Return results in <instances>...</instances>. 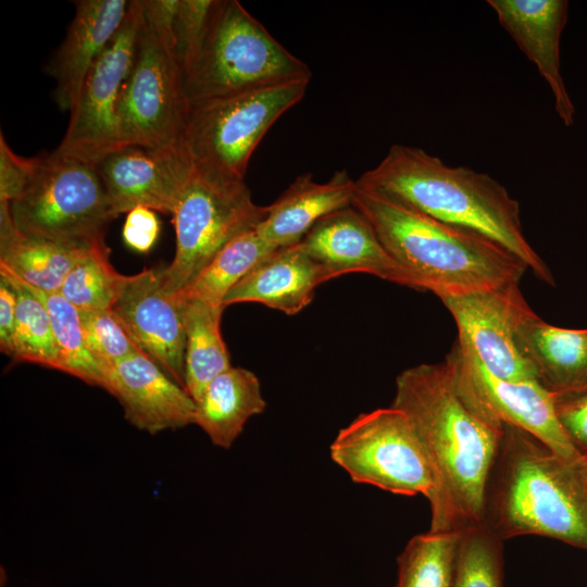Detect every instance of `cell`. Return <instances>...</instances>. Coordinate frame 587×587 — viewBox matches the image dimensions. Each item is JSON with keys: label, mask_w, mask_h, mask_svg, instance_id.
Wrapping results in <instances>:
<instances>
[{"label": "cell", "mask_w": 587, "mask_h": 587, "mask_svg": "<svg viewBox=\"0 0 587 587\" xmlns=\"http://www.w3.org/2000/svg\"><path fill=\"white\" fill-rule=\"evenodd\" d=\"M483 524L503 541L538 535L587 549V492L575 465L527 432L503 425Z\"/></svg>", "instance_id": "obj_4"}, {"label": "cell", "mask_w": 587, "mask_h": 587, "mask_svg": "<svg viewBox=\"0 0 587 587\" xmlns=\"http://www.w3.org/2000/svg\"><path fill=\"white\" fill-rule=\"evenodd\" d=\"M499 23L549 85L554 109L565 126L574 123L575 107L560 68V39L567 18L566 0H488Z\"/></svg>", "instance_id": "obj_18"}, {"label": "cell", "mask_w": 587, "mask_h": 587, "mask_svg": "<svg viewBox=\"0 0 587 587\" xmlns=\"http://www.w3.org/2000/svg\"><path fill=\"white\" fill-rule=\"evenodd\" d=\"M34 158L15 154L0 136V201H12L23 189L33 170Z\"/></svg>", "instance_id": "obj_35"}, {"label": "cell", "mask_w": 587, "mask_h": 587, "mask_svg": "<svg viewBox=\"0 0 587 587\" xmlns=\"http://www.w3.org/2000/svg\"><path fill=\"white\" fill-rule=\"evenodd\" d=\"M503 540L483 523L462 529L454 587H503Z\"/></svg>", "instance_id": "obj_31"}, {"label": "cell", "mask_w": 587, "mask_h": 587, "mask_svg": "<svg viewBox=\"0 0 587 587\" xmlns=\"http://www.w3.org/2000/svg\"><path fill=\"white\" fill-rule=\"evenodd\" d=\"M391 405L407 415L434 471L437 496L429 530L483 523L485 488L503 425L488 422L462 399L445 361L402 371Z\"/></svg>", "instance_id": "obj_1"}, {"label": "cell", "mask_w": 587, "mask_h": 587, "mask_svg": "<svg viewBox=\"0 0 587 587\" xmlns=\"http://www.w3.org/2000/svg\"><path fill=\"white\" fill-rule=\"evenodd\" d=\"M107 383L105 390L118 400L125 419L140 430L153 435L195 424V400L143 352L112 365Z\"/></svg>", "instance_id": "obj_17"}, {"label": "cell", "mask_w": 587, "mask_h": 587, "mask_svg": "<svg viewBox=\"0 0 587 587\" xmlns=\"http://www.w3.org/2000/svg\"><path fill=\"white\" fill-rule=\"evenodd\" d=\"M29 287L49 312L60 357V371L105 389L107 374L87 346L79 310L59 292L50 294Z\"/></svg>", "instance_id": "obj_29"}, {"label": "cell", "mask_w": 587, "mask_h": 587, "mask_svg": "<svg viewBox=\"0 0 587 587\" xmlns=\"http://www.w3.org/2000/svg\"><path fill=\"white\" fill-rule=\"evenodd\" d=\"M9 203L21 233L87 250L108 247L104 233L116 217L97 166L57 150L34 158Z\"/></svg>", "instance_id": "obj_6"}, {"label": "cell", "mask_w": 587, "mask_h": 587, "mask_svg": "<svg viewBox=\"0 0 587 587\" xmlns=\"http://www.w3.org/2000/svg\"><path fill=\"white\" fill-rule=\"evenodd\" d=\"M347 170H337L326 183H316L310 172L296 177L268 207L258 234L274 248L296 245L326 215L352 205L355 191Z\"/></svg>", "instance_id": "obj_21"}, {"label": "cell", "mask_w": 587, "mask_h": 587, "mask_svg": "<svg viewBox=\"0 0 587 587\" xmlns=\"http://www.w3.org/2000/svg\"><path fill=\"white\" fill-rule=\"evenodd\" d=\"M298 243L332 278L366 273L422 290L417 278L388 253L371 223L353 205L320 220Z\"/></svg>", "instance_id": "obj_16"}, {"label": "cell", "mask_w": 587, "mask_h": 587, "mask_svg": "<svg viewBox=\"0 0 587 587\" xmlns=\"http://www.w3.org/2000/svg\"><path fill=\"white\" fill-rule=\"evenodd\" d=\"M141 24L140 0L130 1L121 28L85 78L70 111L67 129L55 149L58 152L97 165L105 155L122 148L116 112Z\"/></svg>", "instance_id": "obj_12"}, {"label": "cell", "mask_w": 587, "mask_h": 587, "mask_svg": "<svg viewBox=\"0 0 587 587\" xmlns=\"http://www.w3.org/2000/svg\"><path fill=\"white\" fill-rule=\"evenodd\" d=\"M79 314L87 346L105 374L112 365L142 352L112 310H79Z\"/></svg>", "instance_id": "obj_32"}, {"label": "cell", "mask_w": 587, "mask_h": 587, "mask_svg": "<svg viewBox=\"0 0 587 587\" xmlns=\"http://www.w3.org/2000/svg\"><path fill=\"white\" fill-rule=\"evenodd\" d=\"M266 402L255 374L230 366L217 375L196 401V421L213 445L228 449L245 424L261 414Z\"/></svg>", "instance_id": "obj_24"}, {"label": "cell", "mask_w": 587, "mask_h": 587, "mask_svg": "<svg viewBox=\"0 0 587 587\" xmlns=\"http://www.w3.org/2000/svg\"><path fill=\"white\" fill-rule=\"evenodd\" d=\"M445 363L459 395L482 417L527 432L571 465L586 461L559 424L553 395L538 382H510L495 376L458 339Z\"/></svg>", "instance_id": "obj_11"}, {"label": "cell", "mask_w": 587, "mask_h": 587, "mask_svg": "<svg viewBox=\"0 0 587 587\" xmlns=\"http://www.w3.org/2000/svg\"><path fill=\"white\" fill-rule=\"evenodd\" d=\"M275 249L258 234L257 228L241 233L226 243L176 298L223 305L229 289Z\"/></svg>", "instance_id": "obj_26"}, {"label": "cell", "mask_w": 587, "mask_h": 587, "mask_svg": "<svg viewBox=\"0 0 587 587\" xmlns=\"http://www.w3.org/2000/svg\"><path fill=\"white\" fill-rule=\"evenodd\" d=\"M91 250L21 233L9 201H0V267L25 284L45 292H59L66 275Z\"/></svg>", "instance_id": "obj_23"}, {"label": "cell", "mask_w": 587, "mask_h": 587, "mask_svg": "<svg viewBox=\"0 0 587 587\" xmlns=\"http://www.w3.org/2000/svg\"><path fill=\"white\" fill-rule=\"evenodd\" d=\"M332 279L299 243L277 248L226 294L223 305L258 302L294 315L308 307L315 289Z\"/></svg>", "instance_id": "obj_20"}, {"label": "cell", "mask_w": 587, "mask_h": 587, "mask_svg": "<svg viewBox=\"0 0 587 587\" xmlns=\"http://www.w3.org/2000/svg\"><path fill=\"white\" fill-rule=\"evenodd\" d=\"M74 18L49 65L54 99L62 111L74 107L85 78L121 28L129 9L126 0L76 1Z\"/></svg>", "instance_id": "obj_19"}, {"label": "cell", "mask_w": 587, "mask_h": 587, "mask_svg": "<svg viewBox=\"0 0 587 587\" xmlns=\"http://www.w3.org/2000/svg\"><path fill=\"white\" fill-rule=\"evenodd\" d=\"M267 205L254 203L245 180L224 178L196 168L174 213L176 249L163 267V289L182 294L233 238L257 228Z\"/></svg>", "instance_id": "obj_8"}, {"label": "cell", "mask_w": 587, "mask_h": 587, "mask_svg": "<svg viewBox=\"0 0 587 587\" xmlns=\"http://www.w3.org/2000/svg\"><path fill=\"white\" fill-rule=\"evenodd\" d=\"M16 292L12 359L60 371V357L51 319L42 300L14 274L0 267Z\"/></svg>", "instance_id": "obj_28"}, {"label": "cell", "mask_w": 587, "mask_h": 587, "mask_svg": "<svg viewBox=\"0 0 587 587\" xmlns=\"http://www.w3.org/2000/svg\"><path fill=\"white\" fill-rule=\"evenodd\" d=\"M351 479L401 496L422 495L429 507L437 486L432 464L407 415L390 405L361 413L329 447Z\"/></svg>", "instance_id": "obj_9"}, {"label": "cell", "mask_w": 587, "mask_h": 587, "mask_svg": "<svg viewBox=\"0 0 587 587\" xmlns=\"http://www.w3.org/2000/svg\"><path fill=\"white\" fill-rule=\"evenodd\" d=\"M111 310L140 350L185 388L184 302L163 289V267L132 275Z\"/></svg>", "instance_id": "obj_15"}, {"label": "cell", "mask_w": 587, "mask_h": 587, "mask_svg": "<svg viewBox=\"0 0 587 587\" xmlns=\"http://www.w3.org/2000/svg\"><path fill=\"white\" fill-rule=\"evenodd\" d=\"M352 205L367 218L388 253L417 278L422 290L440 299L520 284L527 270L520 258L487 237L358 186Z\"/></svg>", "instance_id": "obj_3"}, {"label": "cell", "mask_w": 587, "mask_h": 587, "mask_svg": "<svg viewBox=\"0 0 587 587\" xmlns=\"http://www.w3.org/2000/svg\"><path fill=\"white\" fill-rule=\"evenodd\" d=\"M552 395L560 426L587 460V388Z\"/></svg>", "instance_id": "obj_34"}, {"label": "cell", "mask_w": 587, "mask_h": 587, "mask_svg": "<svg viewBox=\"0 0 587 587\" xmlns=\"http://www.w3.org/2000/svg\"><path fill=\"white\" fill-rule=\"evenodd\" d=\"M16 317V292L12 283L0 274V348L12 357Z\"/></svg>", "instance_id": "obj_37"}, {"label": "cell", "mask_w": 587, "mask_h": 587, "mask_svg": "<svg viewBox=\"0 0 587 587\" xmlns=\"http://www.w3.org/2000/svg\"><path fill=\"white\" fill-rule=\"evenodd\" d=\"M126 214L123 226L125 243L139 252L149 251L160 234V222L153 210L138 207Z\"/></svg>", "instance_id": "obj_36"}, {"label": "cell", "mask_w": 587, "mask_h": 587, "mask_svg": "<svg viewBox=\"0 0 587 587\" xmlns=\"http://www.w3.org/2000/svg\"><path fill=\"white\" fill-rule=\"evenodd\" d=\"M189 105L174 42L143 20L117 112L121 147L161 149L183 141Z\"/></svg>", "instance_id": "obj_10"}, {"label": "cell", "mask_w": 587, "mask_h": 587, "mask_svg": "<svg viewBox=\"0 0 587 587\" xmlns=\"http://www.w3.org/2000/svg\"><path fill=\"white\" fill-rule=\"evenodd\" d=\"M110 248L89 251L66 275L59 294L78 310H111L132 279L114 270Z\"/></svg>", "instance_id": "obj_30"}, {"label": "cell", "mask_w": 587, "mask_h": 587, "mask_svg": "<svg viewBox=\"0 0 587 587\" xmlns=\"http://www.w3.org/2000/svg\"><path fill=\"white\" fill-rule=\"evenodd\" d=\"M220 0H179L174 21V48L184 73L195 61Z\"/></svg>", "instance_id": "obj_33"}, {"label": "cell", "mask_w": 587, "mask_h": 587, "mask_svg": "<svg viewBox=\"0 0 587 587\" xmlns=\"http://www.w3.org/2000/svg\"><path fill=\"white\" fill-rule=\"evenodd\" d=\"M462 530L413 536L397 558L395 587H454Z\"/></svg>", "instance_id": "obj_27"}, {"label": "cell", "mask_w": 587, "mask_h": 587, "mask_svg": "<svg viewBox=\"0 0 587 587\" xmlns=\"http://www.w3.org/2000/svg\"><path fill=\"white\" fill-rule=\"evenodd\" d=\"M577 475L587 492V460L578 465H575Z\"/></svg>", "instance_id": "obj_38"}, {"label": "cell", "mask_w": 587, "mask_h": 587, "mask_svg": "<svg viewBox=\"0 0 587 587\" xmlns=\"http://www.w3.org/2000/svg\"><path fill=\"white\" fill-rule=\"evenodd\" d=\"M96 166L115 216L138 207L172 215L196 173L184 142L161 149L122 147Z\"/></svg>", "instance_id": "obj_14"}, {"label": "cell", "mask_w": 587, "mask_h": 587, "mask_svg": "<svg viewBox=\"0 0 587 587\" xmlns=\"http://www.w3.org/2000/svg\"><path fill=\"white\" fill-rule=\"evenodd\" d=\"M299 80L189 105L183 141L200 172L243 180L250 158L272 125L302 100Z\"/></svg>", "instance_id": "obj_7"}, {"label": "cell", "mask_w": 587, "mask_h": 587, "mask_svg": "<svg viewBox=\"0 0 587 587\" xmlns=\"http://www.w3.org/2000/svg\"><path fill=\"white\" fill-rule=\"evenodd\" d=\"M183 302L186 333L185 389L196 402L205 387L232 366L221 334L225 307L200 300Z\"/></svg>", "instance_id": "obj_25"}, {"label": "cell", "mask_w": 587, "mask_h": 587, "mask_svg": "<svg viewBox=\"0 0 587 587\" xmlns=\"http://www.w3.org/2000/svg\"><path fill=\"white\" fill-rule=\"evenodd\" d=\"M440 300L457 323V339L465 344L491 374L510 382H537L516 344L520 324L533 312L520 284Z\"/></svg>", "instance_id": "obj_13"}, {"label": "cell", "mask_w": 587, "mask_h": 587, "mask_svg": "<svg viewBox=\"0 0 587 587\" xmlns=\"http://www.w3.org/2000/svg\"><path fill=\"white\" fill-rule=\"evenodd\" d=\"M312 72L238 1L220 0L203 43L183 75L188 105L299 80Z\"/></svg>", "instance_id": "obj_5"}, {"label": "cell", "mask_w": 587, "mask_h": 587, "mask_svg": "<svg viewBox=\"0 0 587 587\" xmlns=\"http://www.w3.org/2000/svg\"><path fill=\"white\" fill-rule=\"evenodd\" d=\"M355 184L436 221L491 239L520 258L538 279L555 285L551 271L524 236L520 203L488 174L449 166L421 148L395 143Z\"/></svg>", "instance_id": "obj_2"}, {"label": "cell", "mask_w": 587, "mask_h": 587, "mask_svg": "<svg viewBox=\"0 0 587 587\" xmlns=\"http://www.w3.org/2000/svg\"><path fill=\"white\" fill-rule=\"evenodd\" d=\"M516 344L551 394L587 388V328L558 327L533 311L520 324Z\"/></svg>", "instance_id": "obj_22"}]
</instances>
